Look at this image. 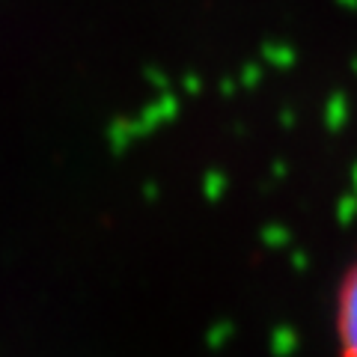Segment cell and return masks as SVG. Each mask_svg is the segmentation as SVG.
Wrapping results in <instances>:
<instances>
[{"label":"cell","instance_id":"6da1fadb","mask_svg":"<svg viewBox=\"0 0 357 357\" xmlns=\"http://www.w3.org/2000/svg\"><path fill=\"white\" fill-rule=\"evenodd\" d=\"M337 328H340V342H342L345 357H357V268L340 292Z\"/></svg>","mask_w":357,"mask_h":357}]
</instances>
